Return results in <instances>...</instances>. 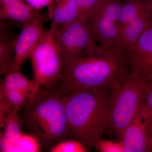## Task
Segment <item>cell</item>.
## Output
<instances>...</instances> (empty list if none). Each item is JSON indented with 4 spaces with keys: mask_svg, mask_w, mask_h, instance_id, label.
<instances>
[{
    "mask_svg": "<svg viewBox=\"0 0 152 152\" xmlns=\"http://www.w3.org/2000/svg\"><path fill=\"white\" fill-rule=\"evenodd\" d=\"M126 58L116 47L99 45L76 61L58 83L64 91L109 90L130 71Z\"/></svg>",
    "mask_w": 152,
    "mask_h": 152,
    "instance_id": "1",
    "label": "cell"
},
{
    "mask_svg": "<svg viewBox=\"0 0 152 152\" xmlns=\"http://www.w3.org/2000/svg\"><path fill=\"white\" fill-rule=\"evenodd\" d=\"M64 91L41 88L23 106L20 117L30 134L39 140L42 148L50 151L60 142L72 138L65 106Z\"/></svg>",
    "mask_w": 152,
    "mask_h": 152,
    "instance_id": "2",
    "label": "cell"
},
{
    "mask_svg": "<svg viewBox=\"0 0 152 152\" xmlns=\"http://www.w3.org/2000/svg\"><path fill=\"white\" fill-rule=\"evenodd\" d=\"M110 92L104 90L64 91V101L72 138L89 149L95 148L96 143L107 130Z\"/></svg>",
    "mask_w": 152,
    "mask_h": 152,
    "instance_id": "3",
    "label": "cell"
},
{
    "mask_svg": "<svg viewBox=\"0 0 152 152\" xmlns=\"http://www.w3.org/2000/svg\"><path fill=\"white\" fill-rule=\"evenodd\" d=\"M148 89L142 77L130 71L111 90L108 102L109 136L121 140L126 128L145 103Z\"/></svg>",
    "mask_w": 152,
    "mask_h": 152,
    "instance_id": "4",
    "label": "cell"
},
{
    "mask_svg": "<svg viewBox=\"0 0 152 152\" xmlns=\"http://www.w3.org/2000/svg\"><path fill=\"white\" fill-rule=\"evenodd\" d=\"M56 25L53 22L30 56L33 80L41 88L47 89L54 88L63 76L62 60L56 35Z\"/></svg>",
    "mask_w": 152,
    "mask_h": 152,
    "instance_id": "5",
    "label": "cell"
},
{
    "mask_svg": "<svg viewBox=\"0 0 152 152\" xmlns=\"http://www.w3.org/2000/svg\"><path fill=\"white\" fill-rule=\"evenodd\" d=\"M56 31L62 60L63 74L99 45L89 23L80 19L68 24H57Z\"/></svg>",
    "mask_w": 152,
    "mask_h": 152,
    "instance_id": "6",
    "label": "cell"
},
{
    "mask_svg": "<svg viewBox=\"0 0 152 152\" xmlns=\"http://www.w3.org/2000/svg\"><path fill=\"white\" fill-rule=\"evenodd\" d=\"M121 141L126 152H151L152 116L145 103L125 130Z\"/></svg>",
    "mask_w": 152,
    "mask_h": 152,
    "instance_id": "7",
    "label": "cell"
},
{
    "mask_svg": "<svg viewBox=\"0 0 152 152\" xmlns=\"http://www.w3.org/2000/svg\"><path fill=\"white\" fill-rule=\"evenodd\" d=\"M46 20V18L39 14L33 20L23 25L16 40L14 56L9 72L20 71L22 65L30 57L33 50L48 30L44 26Z\"/></svg>",
    "mask_w": 152,
    "mask_h": 152,
    "instance_id": "8",
    "label": "cell"
},
{
    "mask_svg": "<svg viewBox=\"0 0 152 152\" xmlns=\"http://www.w3.org/2000/svg\"><path fill=\"white\" fill-rule=\"evenodd\" d=\"M126 58L131 71L144 80L152 64V18Z\"/></svg>",
    "mask_w": 152,
    "mask_h": 152,
    "instance_id": "9",
    "label": "cell"
},
{
    "mask_svg": "<svg viewBox=\"0 0 152 152\" xmlns=\"http://www.w3.org/2000/svg\"><path fill=\"white\" fill-rule=\"evenodd\" d=\"M152 18V10L150 5L137 18L120 31L117 47L123 52L126 58L132 53L135 45Z\"/></svg>",
    "mask_w": 152,
    "mask_h": 152,
    "instance_id": "10",
    "label": "cell"
},
{
    "mask_svg": "<svg viewBox=\"0 0 152 152\" xmlns=\"http://www.w3.org/2000/svg\"><path fill=\"white\" fill-rule=\"evenodd\" d=\"M0 20H12L25 25L39 15L38 10L21 0H0Z\"/></svg>",
    "mask_w": 152,
    "mask_h": 152,
    "instance_id": "11",
    "label": "cell"
},
{
    "mask_svg": "<svg viewBox=\"0 0 152 152\" xmlns=\"http://www.w3.org/2000/svg\"><path fill=\"white\" fill-rule=\"evenodd\" d=\"M88 23L100 45L117 48L120 34L118 23L96 15Z\"/></svg>",
    "mask_w": 152,
    "mask_h": 152,
    "instance_id": "12",
    "label": "cell"
},
{
    "mask_svg": "<svg viewBox=\"0 0 152 152\" xmlns=\"http://www.w3.org/2000/svg\"><path fill=\"white\" fill-rule=\"evenodd\" d=\"M0 24V75L4 76L9 72L12 62V54L18 35L6 24Z\"/></svg>",
    "mask_w": 152,
    "mask_h": 152,
    "instance_id": "13",
    "label": "cell"
},
{
    "mask_svg": "<svg viewBox=\"0 0 152 152\" xmlns=\"http://www.w3.org/2000/svg\"><path fill=\"white\" fill-rule=\"evenodd\" d=\"M18 112L16 109L12 110L8 116L4 127L1 130V152H11L14 144L23 134L22 129L24 125Z\"/></svg>",
    "mask_w": 152,
    "mask_h": 152,
    "instance_id": "14",
    "label": "cell"
},
{
    "mask_svg": "<svg viewBox=\"0 0 152 152\" xmlns=\"http://www.w3.org/2000/svg\"><path fill=\"white\" fill-rule=\"evenodd\" d=\"M41 87L34 80H30L20 71L9 72L1 80L0 96L14 91H24L36 95Z\"/></svg>",
    "mask_w": 152,
    "mask_h": 152,
    "instance_id": "15",
    "label": "cell"
},
{
    "mask_svg": "<svg viewBox=\"0 0 152 152\" xmlns=\"http://www.w3.org/2000/svg\"><path fill=\"white\" fill-rule=\"evenodd\" d=\"M49 17L57 24L72 23L78 19L75 0H59L57 4L48 7Z\"/></svg>",
    "mask_w": 152,
    "mask_h": 152,
    "instance_id": "16",
    "label": "cell"
},
{
    "mask_svg": "<svg viewBox=\"0 0 152 152\" xmlns=\"http://www.w3.org/2000/svg\"><path fill=\"white\" fill-rule=\"evenodd\" d=\"M149 5L148 0H139L125 2L123 5L118 22L120 31Z\"/></svg>",
    "mask_w": 152,
    "mask_h": 152,
    "instance_id": "17",
    "label": "cell"
},
{
    "mask_svg": "<svg viewBox=\"0 0 152 152\" xmlns=\"http://www.w3.org/2000/svg\"><path fill=\"white\" fill-rule=\"evenodd\" d=\"M42 149V145L34 136L22 134L14 144L11 152H37Z\"/></svg>",
    "mask_w": 152,
    "mask_h": 152,
    "instance_id": "18",
    "label": "cell"
},
{
    "mask_svg": "<svg viewBox=\"0 0 152 152\" xmlns=\"http://www.w3.org/2000/svg\"><path fill=\"white\" fill-rule=\"evenodd\" d=\"M103 0H75L78 19L88 23L100 6Z\"/></svg>",
    "mask_w": 152,
    "mask_h": 152,
    "instance_id": "19",
    "label": "cell"
},
{
    "mask_svg": "<svg viewBox=\"0 0 152 152\" xmlns=\"http://www.w3.org/2000/svg\"><path fill=\"white\" fill-rule=\"evenodd\" d=\"M90 149L81 142L71 138L57 144L50 150L51 152H88Z\"/></svg>",
    "mask_w": 152,
    "mask_h": 152,
    "instance_id": "20",
    "label": "cell"
},
{
    "mask_svg": "<svg viewBox=\"0 0 152 152\" xmlns=\"http://www.w3.org/2000/svg\"><path fill=\"white\" fill-rule=\"evenodd\" d=\"M35 95L24 91H14L3 96H4L10 104L13 109L20 110Z\"/></svg>",
    "mask_w": 152,
    "mask_h": 152,
    "instance_id": "21",
    "label": "cell"
},
{
    "mask_svg": "<svg viewBox=\"0 0 152 152\" xmlns=\"http://www.w3.org/2000/svg\"><path fill=\"white\" fill-rule=\"evenodd\" d=\"M95 149L101 152H126L122 142L107 140L99 139L95 145Z\"/></svg>",
    "mask_w": 152,
    "mask_h": 152,
    "instance_id": "22",
    "label": "cell"
},
{
    "mask_svg": "<svg viewBox=\"0 0 152 152\" xmlns=\"http://www.w3.org/2000/svg\"><path fill=\"white\" fill-rule=\"evenodd\" d=\"M8 101L4 96H0V129L1 130L5 125L7 118L13 110Z\"/></svg>",
    "mask_w": 152,
    "mask_h": 152,
    "instance_id": "23",
    "label": "cell"
},
{
    "mask_svg": "<svg viewBox=\"0 0 152 152\" xmlns=\"http://www.w3.org/2000/svg\"><path fill=\"white\" fill-rule=\"evenodd\" d=\"M27 4L39 10L44 7H48L53 4V0H26Z\"/></svg>",
    "mask_w": 152,
    "mask_h": 152,
    "instance_id": "24",
    "label": "cell"
},
{
    "mask_svg": "<svg viewBox=\"0 0 152 152\" xmlns=\"http://www.w3.org/2000/svg\"><path fill=\"white\" fill-rule=\"evenodd\" d=\"M144 81L148 89L152 88V64L145 76Z\"/></svg>",
    "mask_w": 152,
    "mask_h": 152,
    "instance_id": "25",
    "label": "cell"
},
{
    "mask_svg": "<svg viewBox=\"0 0 152 152\" xmlns=\"http://www.w3.org/2000/svg\"><path fill=\"white\" fill-rule=\"evenodd\" d=\"M145 104L148 107L152 116V88L150 89L148 91Z\"/></svg>",
    "mask_w": 152,
    "mask_h": 152,
    "instance_id": "26",
    "label": "cell"
},
{
    "mask_svg": "<svg viewBox=\"0 0 152 152\" xmlns=\"http://www.w3.org/2000/svg\"><path fill=\"white\" fill-rule=\"evenodd\" d=\"M148 2L149 4H150V6H151L152 10V0H148Z\"/></svg>",
    "mask_w": 152,
    "mask_h": 152,
    "instance_id": "27",
    "label": "cell"
},
{
    "mask_svg": "<svg viewBox=\"0 0 152 152\" xmlns=\"http://www.w3.org/2000/svg\"><path fill=\"white\" fill-rule=\"evenodd\" d=\"M123 1V0H121ZM124 1H139V0H124Z\"/></svg>",
    "mask_w": 152,
    "mask_h": 152,
    "instance_id": "28",
    "label": "cell"
},
{
    "mask_svg": "<svg viewBox=\"0 0 152 152\" xmlns=\"http://www.w3.org/2000/svg\"><path fill=\"white\" fill-rule=\"evenodd\" d=\"M151 152H152V148Z\"/></svg>",
    "mask_w": 152,
    "mask_h": 152,
    "instance_id": "29",
    "label": "cell"
}]
</instances>
